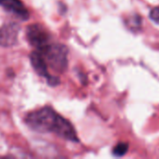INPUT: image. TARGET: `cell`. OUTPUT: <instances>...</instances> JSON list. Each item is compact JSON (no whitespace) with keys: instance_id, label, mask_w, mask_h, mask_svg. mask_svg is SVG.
<instances>
[{"instance_id":"cell-2","label":"cell","mask_w":159,"mask_h":159,"mask_svg":"<svg viewBox=\"0 0 159 159\" xmlns=\"http://www.w3.org/2000/svg\"><path fill=\"white\" fill-rule=\"evenodd\" d=\"M42 53L48 69L56 74H62L68 67V48L63 44L50 43L38 50Z\"/></svg>"},{"instance_id":"cell-3","label":"cell","mask_w":159,"mask_h":159,"mask_svg":"<svg viewBox=\"0 0 159 159\" xmlns=\"http://www.w3.org/2000/svg\"><path fill=\"white\" fill-rule=\"evenodd\" d=\"M26 36L29 43L36 48L41 50L50 44V34L41 24L34 23L27 27Z\"/></svg>"},{"instance_id":"cell-1","label":"cell","mask_w":159,"mask_h":159,"mask_svg":"<svg viewBox=\"0 0 159 159\" xmlns=\"http://www.w3.org/2000/svg\"><path fill=\"white\" fill-rule=\"evenodd\" d=\"M26 125L37 132H53L71 142H78L76 131L70 121L57 114L51 107H42L30 112L25 117Z\"/></svg>"},{"instance_id":"cell-7","label":"cell","mask_w":159,"mask_h":159,"mask_svg":"<svg viewBox=\"0 0 159 159\" xmlns=\"http://www.w3.org/2000/svg\"><path fill=\"white\" fill-rule=\"evenodd\" d=\"M128 150H129V144L127 143H119L114 147L113 155L117 157H120L125 156L127 154Z\"/></svg>"},{"instance_id":"cell-8","label":"cell","mask_w":159,"mask_h":159,"mask_svg":"<svg viewBox=\"0 0 159 159\" xmlns=\"http://www.w3.org/2000/svg\"><path fill=\"white\" fill-rule=\"evenodd\" d=\"M150 19H151L154 22L159 24V7H154V8L150 11Z\"/></svg>"},{"instance_id":"cell-5","label":"cell","mask_w":159,"mask_h":159,"mask_svg":"<svg viewBox=\"0 0 159 159\" xmlns=\"http://www.w3.org/2000/svg\"><path fill=\"white\" fill-rule=\"evenodd\" d=\"M20 27L15 22L5 23L0 28V46L9 48L14 46L18 41Z\"/></svg>"},{"instance_id":"cell-6","label":"cell","mask_w":159,"mask_h":159,"mask_svg":"<svg viewBox=\"0 0 159 159\" xmlns=\"http://www.w3.org/2000/svg\"><path fill=\"white\" fill-rule=\"evenodd\" d=\"M0 6L20 19L27 20L29 17L28 10L20 0H0Z\"/></svg>"},{"instance_id":"cell-4","label":"cell","mask_w":159,"mask_h":159,"mask_svg":"<svg viewBox=\"0 0 159 159\" xmlns=\"http://www.w3.org/2000/svg\"><path fill=\"white\" fill-rule=\"evenodd\" d=\"M30 61L34 71L42 77H45L50 86H57L60 83V79L57 76H54L49 74L48 67L41 52H39L38 50L33 51L30 54Z\"/></svg>"}]
</instances>
